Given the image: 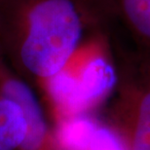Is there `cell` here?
Listing matches in <instances>:
<instances>
[{"label": "cell", "mask_w": 150, "mask_h": 150, "mask_svg": "<svg viewBox=\"0 0 150 150\" xmlns=\"http://www.w3.org/2000/svg\"><path fill=\"white\" fill-rule=\"evenodd\" d=\"M84 150H128L125 142L110 126L98 123L92 139Z\"/></svg>", "instance_id": "6"}, {"label": "cell", "mask_w": 150, "mask_h": 150, "mask_svg": "<svg viewBox=\"0 0 150 150\" xmlns=\"http://www.w3.org/2000/svg\"><path fill=\"white\" fill-rule=\"evenodd\" d=\"M26 133V120L16 101L0 94V150H19Z\"/></svg>", "instance_id": "5"}, {"label": "cell", "mask_w": 150, "mask_h": 150, "mask_svg": "<svg viewBox=\"0 0 150 150\" xmlns=\"http://www.w3.org/2000/svg\"><path fill=\"white\" fill-rule=\"evenodd\" d=\"M0 94L16 101L26 120V133L19 150H59L54 129L48 122L36 96L0 59Z\"/></svg>", "instance_id": "3"}, {"label": "cell", "mask_w": 150, "mask_h": 150, "mask_svg": "<svg viewBox=\"0 0 150 150\" xmlns=\"http://www.w3.org/2000/svg\"><path fill=\"white\" fill-rule=\"evenodd\" d=\"M109 126L128 150H150V62L134 55L117 72Z\"/></svg>", "instance_id": "2"}, {"label": "cell", "mask_w": 150, "mask_h": 150, "mask_svg": "<svg viewBox=\"0 0 150 150\" xmlns=\"http://www.w3.org/2000/svg\"><path fill=\"white\" fill-rule=\"evenodd\" d=\"M84 19L73 0H39L25 17L19 59L43 83L62 71L81 46Z\"/></svg>", "instance_id": "1"}, {"label": "cell", "mask_w": 150, "mask_h": 150, "mask_svg": "<svg viewBox=\"0 0 150 150\" xmlns=\"http://www.w3.org/2000/svg\"><path fill=\"white\" fill-rule=\"evenodd\" d=\"M115 11L136 45V55L150 62V0H112Z\"/></svg>", "instance_id": "4"}]
</instances>
